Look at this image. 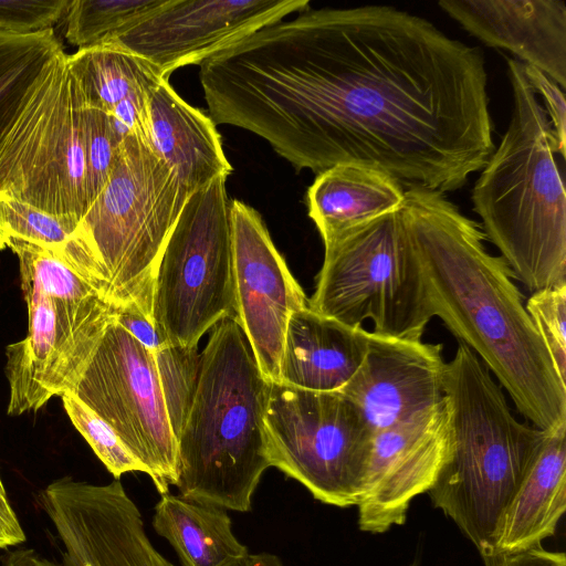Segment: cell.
<instances>
[{
  "mask_svg": "<svg viewBox=\"0 0 566 566\" xmlns=\"http://www.w3.org/2000/svg\"><path fill=\"white\" fill-rule=\"evenodd\" d=\"M442 347L369 332L360 366L338 391L358 408L374 432L394 426L443 399Z\"/></svg>",
  "mask_w": 566,
  "mask_h": 566,
  "instance_id": "cell-17",
  "label": "cell"
},
{
  "mask_svg": "<svg viewBox=\"0 0 566 566\" xmlns=\"http://www.w3.org/2000/svg\"><path fill=\"white\" fill-rule=\"evenodd\" d=\"M25 541V534L15 514H8L0 509V548H7Z\"/></svg>",
  "mask_w": 566,
  "mask_h": 566,
  "instance_id": "cell-37",
  "label": "cell"
},
{
  "mask_svg": "<svg viewBox=\"0 0 566 566\" xmlns=\"http://www.w3.org/2000/svg\"><path fill=\"white\" fill-rule=\"evenodd\" d=\"M148 146L189 196L233 168L210 116L182 99L163 78L149 93Z\"/></svg>",
  "mask_w": 566,
  "mask_h": 566,
  "instance_id": "cell-19",
  "label": "cell"
},
{
  "mask_svg": "<svg viewBox=\"0 0 566 566\" xmlns=\"http://www.w3.org/2000/svg\"><path fill=\"white\" fill-rule=\"evenodd\" d=\"M188 197L146 142H122L108 181L78 226L86 280L114 310L135 307L150 317L156 269Z\"/></svg>",
  "mask_w": 566,
  "mask_h": 566,
  "instance_id": "cell-6",
  "label": "cell"
},
{
  "mask_svg": "<svg viewBox=\"0 0 566 566\" xmlns=\"http://www.w3.org/2000/svg\"><path fill=\"white\" fill-rule=\"evenodd\" d=\"M227 177L192 192L167 240L153 285L150 317L166 344L198 346L237 316Z\"/></svg>",
  "mask_w": 566,
  "mask_h": 566,
  "instance_id": "cell-10",
  "label": "cell"
},
{
  "mask_svg": "<svg viewBox=\"0 0 566 566\" xmlns=\"http://www.w3.org/2000/svg\"><path fill=\"white\" fill-rule=\"evenodd\" d=\"M418 255L432 316L495 376L537 429L566 422V384L525 310L504 259L488 252L479 223L444 193L405 190L398 210Z\"/></svg>",
  "mask_w": 566,
  "mask_h": 566,
  "instance_id": "cell-2",
  "label": "cell"
},
{
  "mask_svg": "<svg viewBox=\"0 0 566 566\" xmlns=\"http://www.w3.org/2000/svg\"><path fill=\"white\" fill-rule=\"evenodd\" d=\"M409 566H420L419 560L415 559Z\"/></svg>",
  "mask_w": 566,
  "mask_h": 566,
  "instance_id": "cell-40",
  "label": "cell"
},
{
  "mask_svg": "<svg viewBox=\"0 0 566 566\" xmlns=\"http://www.w3.org/2000/svg\"><path fill=\"white\" fill-rule=\"evenodd\" d=\"M524 72L535 91L542 99L543 108L548 117L555 148L562 158H565L566 150V103L564 90L537 69L523 64Z\"/></svg>",
  "mask_w": 566,
  "mask_h": 566,
  "instance_id": "cell-33",
  "label": "cell"
},
{
  "mask_svg": "<svg viewBox=\"0 0 566 566\" xmlns=\"http://www.w3.org/2000/svg\"><path fill=\"white\" fill-rule=\"evenodd\" d=\"M83 120L85 129L87 195L90 207L105 187L119 149L107 114L84 101Z\"/></svg>",
  "mask_w": 566,
  "mask_h": 566,
  "instance_id": "cell-31",
  "label": "cell"
},
{
  "mask_svg": "<svg viewBox=\"0 0 566 566\" xmlns=\"http://www.w3.org/2000/svg\"><path fill=\"white\" fill-rule=\"evenodd\" d=\"M153 527L176 551L182 566H247L250 553L232 532L227 510L163 494Z\"/></svg>",
  "mask_w": 566,
  "mask_h": 566,
  "instance_id": "cell-23",
  "label": "cell"
},
{
  "mask_svg": "<svg viewBox=\"0 0 566 566\" xmlns=\"http://www.w3.org/2000/svg\"><path fill=\"white\" fill-rule=\"evenodd\" d=\"M247 566H283V563L276 555L262 552L250 555Z\"/></svg>",
  "mask_w": 566,
  "mask_h": 566,
  "instance_id": "cell-38",
  "label": "cell"
},
{
  "mask_svg": "<svg viewBox=\"0 0 566 566\" xmlns=\"http://www.w3.org/2000/svg\"><path fill=\"white\" fill-rule=\"evenodd\" d=\"M270 380L237 316L213 328L201 352L196 395L177 438L175 486L184 499L248 512L270 468L265 409Z\"/></svg>",
  "mask_w": 566,
  "mask_h": 566,
  "instance_id": "cell-5",
  "label": "cell"
},
{
  "mask_svg": "<svg viewBox=\"0 0 566 566\" xmlns=\"http://www.w3.org/2000/svg\"><path fill=\"white\" fill-rule=\"evenodd\" d=\"M369 332L301 308L289 319L280 381L313 390L338 391L360 366Z\"/></svg>",
  "mask_w": 566,
  "mask_h": 566,
  "instance_id": "cell-20",
  "label": "cell"
},
{
  "mask_svg": "<svg viewBox=\"0 0 566 566\" xmlns=\"http://www.w3.org/2000/svg\"><path fill=\"white\" fill-rule=\"evenodd\" d=\"M67 63L85 103L105 113L133 94L151 91L165 78L149 62L109 41L67 54Z\"/></svg>",
  "mask_w": 566,
  "mask_h": 566,
  "instance_id": "cell-24",
  "label": "cell"
},
{
  "mask_svg": "<svg viewBox=\"0 0 566 566\" xmlns=\"http://www.w3.org/2000/svg\"><path fill=\"white\" fill-rule=\"evenodd\" d=\"M78 226L0 191V250L11 240L32 243L50 251L84 277Z\"/></svg>",
  "mask_w": 566,
  "mask_h": 566,
  "instance_id": "cell-26",
  "label": "cell"
},
{
  "mask_svg": "<svg viewBox=\"0 0 566 566\" xmlns=\"http://www.w3.org/2000/svg\"><path fill=\"white\" fill-rule=\"evenodd\" d=\"M438 4L486 45L512 52L566 88L564 0H440Z\"/></svg>",
  "mask_w": 566,
  "mask_h": 566,
  "instance_id": "cell-18",
  "label": "cell"
},
{
  "mask_svg": "<svg viewBox=\"0 0 566 566\" xmlns=\"http://www.w3.org/2000/svg\"><path fill=\"white\" fill-rule=\"evenodd\" d=\"M525 310L566 384V284L533 292Z\"/></svg>",
  "mask_w": 566,
  "mask_h": 566,
  "instance_id": "cell-30",
  "label": "cell"
},
{
  "mask_svg": "<svg viewBox=\"0 0 566 566\" xmlns=\"http://www.w3.org/2000/svg\"><path fill=\"white\" fill-rule=\"evenodd\" d=\"M200 82L214 124L316 175L358 165L444 193L495 148L482 51L390 6L265 25L202 62Z\"/></svg>",
  "mask_w": 566,
  "mask_h": 566,
  "instance_id": "cell-1",
  "label": "cell"
},
{
  "mask_svg": "<svg viewBox=\"0 0 566 566\" xmlns=\"http://www.w3.org/2000/svg\"><path fill=\"white\" fill-rule=\"evenodd\" d=\"M308 6L307 0H165L133 27L104 41L140 56L168 78L177 69L200 65Z\"/></svg>",
  "mask_w": 566,
  "mask_h": 566,
  "instance_id": "cell-13",
  "label": "cell"
},
{
  "mask_svg": "<svg viewBox=\"0 0 566 566\" xmlns=\"http://www.w3.org/2000/svg\"><path fill=\"white\" fill-rule=\"evenodd\" d=\"M264 423L271 467L324 504L357 505L374 431L345 395L270 381Z\"/></svg>",
  "mask_w": 566,
  "mask_h": 566,
  "instance_id": "cell-11",
  "label": "cell"
},
{
  "mask_svg": "<svg viewBox=\"0 0 566 566\" xmlns=\"http://www.w3.org/2000/svg\"><path fill=\"white\" fill-rule=\"evenodd\" d=\"M401 185L365 166L338 165L318 174L307 190L308 216L324 245L346 232L398 210Z\"/></svg>",
  "mask_w": 566,
  "mask_h": 566,
  "instance_id": "cell-22",
  "label": "cell"
},
{
  "mask_svg": "<svg viewBox=\"0 0 566 566\" xmlns=\"http://www.w3.org/2000/svg\"><path fill=\"white\" fill-rule=\"evenodd\" d=\"M566 507V422L549 431L544 447L501 522L499 558L541 546L555 534Z\"/></svg>",
  "mask_w": 566,
  "mask_h": 566,
  "instance_id": "cell-21",
  "label": "cell"
},
{
  "mask_svg": "<svg viewBox=\"0 0 566 566\" xmlns=\"http://www.w3.org/2000/svg\"><path fill=\"white\" fill-rule=\"evenodd\" d=\"M165 0H74L66 11V40L78 49L115 36L159 8Z\"/></svg>",
  "mask_w": 566,
  "mask_h": 566,
  "instance_id": "cell-27",
  "label": "cell"
},
{
  "mask_svg": "<svg viewBox=\"0 0 566 566\" xmlns=\"http://www.w3.org/2000/svg\"><path fill=\"white\" fill-rule=\"evenodd\" d=\"M230 213L237 318L263 375L280 381L289 319L307 306V300L261 214L237 199L230 202Z\"/></svg>",
  "mask_w": 566,
  "mask_h": 566,
  "instance_id": "cell-16",
  "label": "cell"
},
{
  "mask_svg": "<svg viewBox=\"0 0 566 566\" xmlns=\"http://www.w3.org/2000/svg\"><path fill=\"white\" fill-rule=\"evenodd\" d=\"M113 318L142 345L155 353L166 345L150 317L135 307L114 310Z\"/></svg>",
  "mask_w": 566,
  "mask_h": 566,
  "instance_id": "cell-34",
  "label": "cell"
},
{
  "mask_svg": "<svg viewBox=\"0 0 566 566\" xmlns=\"http://www.w3.org/2000/svg\"><path fill=\"white\" fill-rule=\"evenodd\" d=\"M506 132L472 189L482 231L532 293L566 284V193L551 124L523 63L507 60Z\"/></svg>",
  "mask_w": 566,
  "mask_h": 566,
  "instance_id": "cell-3",
  "label": "cell"
},
{
  "mask_svg": "<svg viewBox=\"0 0 566 566\" xmlns=\"http://www.w3.org/2000/svg\"><path fill=\"white\" fill-rule=\"evenodd\" d=\"M447 398L374 432L357 502L361 531L385 533L405 523L411 501L429 492L450 453Z\"/></svg>",
  "mask_w": 566,
  "mask_h": 566,
  "instance_id": "cell-14",
  "label": "cell"
},
{
  "mask_svg": "<svg viewBox=\"0 0 566 566\" xmlns=\"http://www.w3.org/2000/svg\"><path fill=\"white\" fill-rule=\"evenodd\" d=\"M40 502L64 553L81 566H176L151 544L118 479L92 484L61 478L41 492Z\"/></svg>",
  "mask_w": 566,
  "mask_h": 566,
  "instance_id": "cell-15",
  "label": "cell"
},
{
  "mask_svg": "<svg viewBox=\"0 0 566 566\" xmlns=\"http://www.w3.org/2000/svg\"><path fill=\"white\" fill-rule=\"evenodd\" d=\"M0 509L8 514H15L7 499V493L0 479Z\"/></svg>",
  "mask_w": 566,
  "mask_h": 566,
  "instance_id": "cell-39",
  "label": "cell"
},
{
  "mask_svg": "<svg viewBox=\"0 0 566 566\" xmlns=\"http://www.w3.org/2000/svg\"><path fill=\"white\" fill-rule=\"evenodd\" d=\"M61 50L53 29L30 34L0 31V138L42 69Z\"/></svg>",
  "mask_w": 566,
  "mask_h": 566,
  "instance_id": "cell-25",
  "label": "cell"
},
{
  "mask_svg": "<svg viewBox=\"0 0 566 566\" xmlns=\"http://www.w3.org/2000/svg\"><path fill=\"white\" fill-rule=\"evenodd\" d=\"M154 356L167 417L177 440L198 387L201 353L198 346L166 344Z\"/></svg>",
  "mask_w": 566,
  "mask_h": 566,
  "instance_id": "cell-28",
  "label": "cell"
},
{
  "mask_svg": "<svg viewBox=\"0 0 566 566\" xmlns=\"http://www.w3.org/2000/svg\"><path fill=\"white\" fill-rule=\"evenodd\" d=\"M2 566H81L64 552L61 562L50 559L33 548H20L7 552L2 556Z\"/></svg>",
  "mask_w": 566,
  "mask_h": 566,
  "instance_id": "cell-36",
  "label": "cell"
},
{
  "mask_svg": "<svg viewBox=\"0 0 566 566\" xmlns=\"http://www.w3.org/2000/svg\"><path fill=\"white\" fill-rule=\"evenodd\" d=\"M398 210L324 245L307 305L353 327L370 319L376 335L421 340L433 316L422 269Z\"/></svg>",
  "mask_w": 566,
  "mask_h": 566,
  "instance_id": "cell-7",
  "label": "cell"
},
{
  "mask_svg": "<svg viewBox=\"0 0 566 566\" xmlns=\"http://www.w3.org/2000/svg\"><path fill=\"white\" fill-rule=\"evenodd\" d=\"M71 0H0V31L13 34L52 30Z\"/></svg>",
  "mask_w": 566,
  "mask_h": 566,
  "instance_id": "cell-32",
  "label": "cell"
},
{
  "mask_svg": "<svg viewBox=\"0 0 566 566\" xmlns=\"http://www.w3.org/2000/svg\"><path fill=\"white\" fill-rule=\"evenodd\" d=\"M21 287L29 329L6 349L9 416L38 411L52 397L72 392L114 314L99 292L63 263L22 276Z\"/></svg>",
  "mask_w": 566,
  "mask_h": 566,
  "instance_id": "cell-9",
  "label": "cell"
},
{
  "mask_svg": "<svg viewBox=\"0 0 566 566\" xmlns=\"http://www.w3.org/2000/svg\"><path fill=\"white\" fill-rule=\"evenodd\" d=\"M443 391L450 453L428 493L433 506L453 521L486 565L494 566L503 516L549 431L514 417L502 387L461 342L446 365Z\"/></svg>",
  "mask_w": 566,
  "mask_h": 566,
  "instance_id": "cell-4",
  "label": "cell"
},
{
  "mask_svg": "<svg viewBox=\"0 0 566 566\" xmlns=\"http://www.w3.org/2000/svg\"><path fill=\"white\" fill-rule=\"evenodd\" d=\"M61 398L71 422L115 479L119 480L127 472L146 473L145 467L132 455L112 427L97 413L70 391Z\"/></svg>",
  "mask_w": 566,
  "mask_h": 566,
  "instance_id": "cell-29",
  "label": "cell"
},
{
  "mask_svg": "<svg viewBox=\"0 0 566 566\" xmlns=\"http://www.w3.org/2000/svg\"><path fill=\"white\" fill-rule=\"evenodd\" d=\"M72 394L112 427L157 491L168 493L177 478V440L154 353L113 318Z\"/></svg>",
  "mask_w": 566,
  "mask_h": 566,
  "instance_id": "cell-12",
  "label": "cell"
},
{
  "mask_svg": "<svg viewBox=\"0 0 566 566\" xmlns=\"http://www.w3.org/2000/svg\"><path fill=\"white\" fill-rule=\"evenodd\" d=\"M83 106L61 50L42 69L0 138V191L81 223L90 208Z\"/></svg>",
  "mask_w": 566,
  "mask_h": 566,
  "instance_id": "cell-8",
  "label": "cell"
},
{
  "mask_svg": "<svg viewBox=\"0 0 566 566\" xmlns=\"http://www.w3.org/2000/svg\"><path fill=\"white\" fill-rule=\"evenodd\" d=\"M494 566H566V556L563 552H552L538 546L501 557Z\"/></svg>",
  "mask_w": 566,
  "mask_h": 566,
  "instance_id": "cell-35",
  "label": "cell"
}]
</instances>
